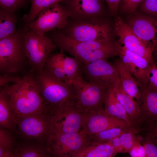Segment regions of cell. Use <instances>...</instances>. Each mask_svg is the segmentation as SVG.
<instances>
[{"label":"cell","instance_id":"cell-32","mask_svg":"<svg viewBox=\"0 0 157 157\" xmlns=\"http://www.w3.org/2000/svg\"><path fill=\"white\" fill-rule=\"evenodd\" d=\"M137 8L139 13L156 17L157 0H144Z\"/></svg>","mask_w":157,"mask_h":157},{"label":"cell","instance_id":"cell-3","mask_svg":"<svg viewBox=\"0 0 157 157\" xmlns=\"http://www.w3.org/2000/svg\"><path fill=\"white\" fill-rule=\"evenodd\" d=\"M35 79L49 111L75 101V92L72 83L59 80L44 70L38 72Z\"/></svg>","mask_w":157,"mask_h":157},{"label":"cell","instance_id":"cell-20","mask_svg":"<svg viewBox=\"0 0 157 157\" xmlns=\"http://www.w3.org/2000/svg\"><path fill=\"white\" fill-rule=\"evenodd\" d=\"M114 65L118 71L124 90L138 101L140 99V94L138 82L133 78L121 59L115 60Z\"/></svg>","mask_w":157,"mask_h":157},{"label":"cell","instance_id":"cell-24","mask_svg":"<svg viewBox=\"0 0 157 157\" xmlns=\"http://www.w3.org/2000/svg\"><path fill=\"white\" fill-rule=\"evenodd\" d=\"M17 20L15 12L0 8V39L16 32Z\"/></svg>","mask_w":157,"mask_h":157},{"label":"cell","instance_id":"cell-9","mask_svg":"<svg viewBox=\"0 0 157 157\" xmlns=\"http://www.w3.org/2000/svg\"><path fill=\"white\" fill-rule=\"evenodd\" d=\"M82 76L86 81L107 88L115 87L120 82L114 65L106 59H97L83 64Z\"/></svg>","mask_w":157,"mask_h":157},{"label":"cell","instance_id":"cell-21","mask_svg":"<svg viewBox=\"0 0 157 157\" xmlns=\"http://www.w3.org/2000/svg\"><path fill=\"white\" fill-rule=\"evenodd\" d=\"M65 56L61 52L53 55H50L46 62L44 70L59 80L70 83L67 79L64 71Z\"/></svg>","mask_w":157,"mask_h":157},{"label":"cell","instance_id":"cell-14","mask_svg":"<svg viewBox=\"0 0 157 157\" xmlns=\"http://www.w3.org/2000/svg\"><path fill=\"white\" fill-rule=\"evenodd\" d=\"M83 114L81 131L88 136L114 127L130 126L124 120L108 114L104 109Z\"/></svg>","mask_w":157,"mask_h":157},{"label":"cell","instance_id":"cell-25","mask_svg":"<svg viewBox=\"0 0 157 157\" xmlns=\"http://www.w3.org/2000/svg\"><path fill=\"white\" fill-rule=\"evenodd\" d=\"M138 133L134 128L130 126L116 127L107 129L88 136L89 141L97 143H108L112 139L127 133Z\"/></svg>","mask_w":157,"mask_h":157},{"label":"cell","instance_id":"cell-23","mask_svg":"<svg viewBox=\"0 0 157 157\" xmlns=\"http://www.w3.org/2000/svg\"><path fill=\"white\" fill-rule=\"evenodd\" d=\"M103 0H73L71 1L75 11L83 15H98L103 9Z\"/></svg>","mask_w":157,"mask_h":157},{"label":"cell","instance_id":"cell-17","mask_svg":"<svg viewBox=\"0 0 157 157\" xmlns=\"http://www.w3.org/2000/svg\"><path fill=\"white\" fill-rule=\"evenodd\" d=\"M119 55L132 76L138 81L148 83L147 74L151 63L129 51L124 46L122 47Z\"/></svg>","mask_w":157,"mask_h":157},{"label":"cell","instance_id":"cell-26","mask_svg":"<svg viewBox=\"0 0 157 157\" xmlns=\"http://www.w3.org/2000/svg\"><path fill=\"white\" fill-rule=\"evenodd\" d=\"M65 1L66 0H30L31 3L30 10L23 16L22 19L23 23L27 24L34 20L44 8L54 3Z\"/></svg>","mask_w":157,"mask_h":157},{"label":"cell","instance_id":"cell-12","mask_svg":"<svg viewBox=\"0 0 157 157\" xmlns=\"http://www.w3.org/2000/svg\"><path fill=\"white\" fill-rule=\"evenodd\" d=\"M126 23L145 45L154 51L156 49L157 43L156 17L138 13L130 17Z\"/></svg>","mask_w":157,"mask_h":157},{"label":"cell","instance_id":"cell-35","mask_svg":"<svg viewBox=\"0 0 157 157\" xmlns=\"http://www.w3.org/2000/svg\"><path fill=\"white\" fill-rule=\"evenodd\" d=\"M147 77L149 85L157 90V67L154 61L150 64Z\"/></svg>","mask_w":157,"mask_h":157},{"label":"cell","instance_id":"cell-37","mask_svg":"<svg viewBox=\"0 0 157 157\" xmlns=\"http://www.w3.org/2000/svg\"><path fill=\"white\" fill-rule=\"evenodd\" d=\"M0 143L7 148L13 146V140L10 135L6 130L0 128Z\"/></svg>","mask_w":157,"mask_h":157},{"label":"cell","instance_id":"cell-28","mask_svg":"<svg viewBox=\"0 0 157 157\" xmlns=\"http://www.w3.org/2000/svg\"><path fill=\"white\" fill-rule=\"evenodd\" d=\"M137 133L129 132L114 138L109 142L114 148L116 154L122 153L124 149L130 146L134 140L139 139Z\"/></svg>","mask_w":157,"mask_h":157},{"label":"cell","instance_id":"cell-7","mask_svg":"<svg viewBox=\"0 0 157 157\" xmlns=\"http://www.w3.org/2000/svg\"><path fill=\"white\" fill-rule=\"evenodd\" d=\"M47 140L49 153L59 157H73L89 141L88 136L81 131L51 134Z\"/></svg>","mask_w":157,"mask_h":157},{"label":"cell","instance_id":"cell-5","mask_svg":"<svg viewBox=\"0 0 157 157\" xmlns=\"http://www.w3.org/2000/svg\"><path fill=\"white\" fill-rule=\"evenodd\" d=\"M71 83L75 92L76 103L81 112L85 113L104 109V101L108 88L87 81L81 75Z\"/></svg>","mask_w":157,"mask_h":157},{"label":"cell","instance_id":"cell-1","mask_svg":"<svg viewBox=\"0 0 157 157\" xmlns=\"http://www.w3.org/2000/svg\"><path fill=\"white\" fill-rule=\"evenodd\" d=\"M5 90L9 104L16 118L25 115L48 112L35 78L27 74Z\"/></svg>","mask_w":157,"mask_h":157},{"label":"cell","instance_id":"cell-36","mask_svg":"<svg viewBox=\"0 0 157 157\" xmlns=\"http://www.w3.org/2000/svg\"><path fill=\"white\" fill-rule=\"evenodd\" d=\"M129 153L132 157H146L145 150L140 140L135 142Z\"/></svg>","mask_w":157,"mask_h":157},{"label":"cell","instance_id":"cell-2","mask_svg":"<svg viewBox=\"0 0 157 157\" xmlns=\"http://www.w3.org/2000/svg\"><path fill=\"white\" fill-rule=\"evenodd\" d=\"M50 38L61 52L68 53L83 64L114 57L119 55L122 47L118 42L113 40L77 42L64 35Z\"/></svg>","mask_w":157,"mask_h":157},{"label":"cell","instance_id":"cell-13","mask_svg":"<svg viewBox=\"0 0 157 157\" xmlns=\"http://www.w3.org/2000/svg\"><path fill=\"white\" fill-rule=\"evenodd\" d=\"M113 27L119 37V42L128 50L146 59L149 63L154 61V50L145 45L119 17L116 16Z\"/></svg>","mask_w":157,"mask_h":157},{"label":"cell","instance_id":"cell-8","mask_svg":"<svg viewBox=\"0 0 157 157\" xmlns=\"http://www.w3.org/2000/svg\"><path fill=\"white\" fill-rule=\"evenodd\" d=\"M70 15L59 3H56L42 10L36 19L27 24H24L32 31L44 35L56 28H63L66 25L67 19Z\"/></svg>","mask_w":157,"mask_h":157},{"label":"cell","instance_id":"cell-34","mask_svg":"<svg viewBox=\"0 0 157 157\" xmlns=\"http://www.w3.org/2000/svg\"><path fill=\"white\" fill-rule=\"evenodd\" d=\"M144 0H121L118 8L121 13L130 14L135 11Z\"/></svg>","mask_w":157,"mask_h":157},{"label":"cell","instance_id":"cell-11","mask_svg":"<svg viewBox=\"0 0 157 157\" xmlns=\"http://www.w3.org/2000/svg\"><path fill=\"white\" fill-rule=\"evenodd\" d=\"M140 91V97L137 101L140 117V128H150L157 126V90L137 81Z\"/></svg>","mask_w":157,"mask_h":157},{"label":"cell","instance_id":"cell-16","mask_svg":"<svg viewBox=\"0 0 157 157\" xmlns=\"http://www.w3.org/2000/svg\"><path fill=\"white\" fill-rule=\"evenodd\" d=\"M22 63L18 43L12 36L0 39V74L17 71Z\"/></svg>","mask_w":157,"mask_h":157},{"label":"cell","instance_id":"cell-30","mask_svg":"<svg viewBox=\"0 0 157 157\" xmlns=\"http://www.w3.org/2000/svg\"><path fill=\"white\" fill-rule=\"evenodd\" d=\"M115 87L110 86L108 89L104 101V108L107 114L119 119L115 106Z\"/></svg>","mask_w":157,"mask_h":157},{"label":"cell","instance_id":"cell-19","mask_svg":"<svg viewBox=\"0 0 157 157\" xmlns=\"http://www.w3.org/2000/svg\"><path fill=\"white\" fill-rule=\"evenodd\" d=\"M116 155L114 147L109 143L89 141L73 157H113Z\"/></svg>","mask_w":157,"mask_h":157},{"label":"cell","instance_id":"cell-39","mask_svg":"<svg viewBox=\"0 0 157 157\" xmlns=\"http://www.w3.org/2000/svg\"><path fill=\"white\" fill-rule=\"evenodd\" d=\"M107 4L111 14L116 15L118 10L119 3L121 0H103Z\"/></svg>","mask_w":157,"mask_h":157},{"label":"cell","instance_id":"cell-40","mask_svg":"<svg viewBox=\"0 0 157 157\" xmlns=\"http://www.w3.org/2000/svg\"><path fill=\"white\" fill-rule=\"evenodd\" d=\"M15 157L13 153L10 149L0 143V157Z\"/></svg>","mask_w":157,"mask_h":157},{"label":"cell","instance_id":"cell-29","mask_svg":"<svg viewBox=\"0 0 157 157\" xmlns=\"http://www.w3.org/2000/svg\"><path fill=\"white\" fill-rule=\"evenodd\" d=\"M49 154L47 149L32 145L22 146L17 149L14 153L15 157H46Z\"/></svg>","mask_w":157,"mask_h":157},{"label":"cell","instance_id":"cell-15","mask_svg":"<svg viewBox=\"0 0 157 157\" xmlns=\"http://www.w3.org/2000/svg\"><path fill=\"white\" fill-rule=\"evenodd\" d=\"M111 29L106 23H82L73 26L67 36L77 42L110 40Z\"/></svg>","mask_w":157,"mask_h":157},{"label":"cell","instance_id":"cell-33","mask_svg":"<svg viewBox=\"0 0 157 157\" xmlns=\"http://www.w3.org/2000/svg\"><path fill=\"white\" fill-rule=\"evenodd\" d=\"M29 1L30 0H0V8L16 13Z\"/></svg>","mask_w":157,"mask_h":157},{"label":"cell","instance_id":"cell-22","mask_svg":"<svg viewBox=\"0 0 157 157\" xmlns=\"http://www.w3.org/2000/svg\"><path fill=\"white\" fill-rule=\"evenodd\" d=\"M5 85L0 86V128L10 129L15 120L9 104Z\"/></svg>","mask_w":157,"mask_h":157},{"label":"cell","instance_id":"cell-31","mask_svg":"<svg viewBox=\"0 0 157 157\" xmlns=\"http://www.w3.org/2000/svg\"><path fill=\"white\" fill-rule=\"evenodd\" d=\"M138 135L140 141L145 150L146 157H157V140L148 136H142Z\"/></svg>","mask_w":157,"mask_h":157},{"label":"cell","instance_id":"cell-41","mask_svg":"<svg viewBox=\"0 0 157 157\" xmlns=\"http://www.w3.org/2000/svg\"><path fill=\"white\" fill-rule=\"evenodd\" d=\"M68 0H66V1H67ZM70 0V1H72V0Z\"/></svg>","mask_w":157,"mask_h":157},{"label":"cell","instance_id":"cell-38","mask_svg":"<svg viewBox=\"0 0 157 157\" xmlns=\"http://www.w3.org/2000/svg\"><path fill=\"white\" fill-rule=\"evenodd\" d=\"M22 78L10 74H0V86L8 84L10 83H15L20 80Z\"/></svg>","mask_w":157,"mask_h":157},{"label":"cell","instance_id":"cell-10","mask_svg":"<svg viewBox=\"0 0 157 157\" xmlns=\"http://www.w3.org/2000/svg\"><path fill=\"white\" fill-rule=\"evenodd\" d=\"M19 131L31 138H48L51 131V117L48 112L34 113L15 118Z\"/></svg>","mask_w":157,"mask_h":157},{"label":"cell","instance_id":"cell-4","mask_svg":"<svg viewBox=\"0 0 157 157\" xmlns=\"http://www.w3.org/2000/svg\"><path fill=\"white\" fill-rule=\"evenodd\" d=\"M18 28L24 57L37 72L43 70L55 44L50 37L32 31L24 24Z\"/></svg>","mask_w":157,"mask_h":157},{"label":"cell","instance_id":"cell-27","mask_svg":"<svg viewBox=\"0 0 157 157\" xmlns=\"http://www.w3.org/2000/svg\"><path fill=\"white\" fill-rule=\"evenodd\" d=\"M83 64L77 59L65 55L64 63V71L69 82L82 75Z\"/></svg>","mask_w":157,"mask_h":157},{"label":"cell","instance_id":"cell-18","mask_svg":"<svg viewBox=\"0 0 157 157\" xmlns=\"http://www.w3.org/2000/svg\"><path fill=\"white\" fill-rule=\"evenodd\" d=\"M115 89L116 98L124 107L131 120L133 127L137 131L140 123L138 103L126 92L121 81L115 87Z\"/></svg>","mask_w":157,"mask_h":157},{"label":"cell","instance_id":"cell-6","mask_svg":"<svg viewBox=\"0 0 157 157\" xmlns=\"http://www.w3.org/2000/svg\"><path fill=\"white\" fill-rule=\"evenodd\" d=\"M50 114V134L74 133L81 130L84 114L77 106L75 101L54 109Z\"/></svg>","mask_w":157,"mask_h":157}]
</instances>
